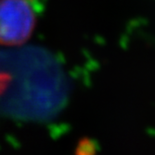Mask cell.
Here are the masks:
<instances>
[{"label":"cell","mask_w":155,"mask_h":155,"mask_svg":"<svg viewBox=\"0 0 155 155\" xmlns=\"http://www.w3.org/2000/svg\"><path fill=\"white\" fill-rule=\"evenodd\" d=\"M35 25V13L27 0H0V45L25 43Z\"/></svg>","instance_id":"obj_1"},{"label":"cell","mask_w":155,"mask_h":155,"mask_svg":"<svg viewBox=\"0 0 155 155\" xmlns=\"http://www.w3.org/2000/svg\"><path fill=\"white\" fill-rule=\"evenodd\" d=\"M11 81V76L6 72L0 70V95L6 90Z\"/></svg>","instance_id":"obj_2"}]
</instances>
